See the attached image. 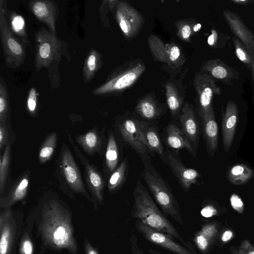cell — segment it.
Masks as SVG:
<instances>
[{
  "label": "cell",
  "mask_w": 254,
  "mask_h": 254,
  "mask_svg": "<svg viewBox=\"0 0 254 254\" xmlns=\"http://www.w3.org/2000/svg\"><path fill=\"white\" fill-rule=\"evenodd\" d=\"M118 128L123 141L140 156L149 152L142 138L139 120L126 114L119 121Z\"/></svg>",
  "instance_id": "9"
},
{
  "label": "cell",
  "mask_w": 254,
  "mask_h": 254,
  "mask_svg": "<svg viewBox=\"0 0 254 254\" xmlns=\"http://www.w3.org/2000/svg\"><path fill=\"white\" fill-rule=\"evenodd\" d=\"M119 150L117 141L113 133L108 136L105 153V165L108 172L111 174L118 167L119 162Z\"/></svg>",
  "instance_id": "26"
},
{
  "label": "cell",
  "mask_w": 254,
  "mask_h": 254,
  "mask_svg": "<svg viewBox=\"0 0 254 254\" xmlns=\"http://www.w3.org/2000/svg\"><path fill=\"white\" fill-rule=\"evenodd\" d=\"M239 120V109L236 103L229 100L222 119V135L224 150L227 152L231 148Z\"/></svg>",
  "instance_id": "15"
},
{
  "label": "cell",
  "mask_w": 254,
  "mask_h": 254,
  "mask_svg": "<svg viewBox=\"0 0 254 254\" xmlns=\"http://www.w3.org/2000/svg\"><path fill=\"white\" fill-rule=\"evenodd\" d=\"M140 129L143 143L148 151L157 153L163 162L165 150L156 126L148 122L140 121Z\"/></svg>",
  "instance_id": "19"
},
{
  "label": "cell",
  "mask_w": 254,
  "mask_h": 254,
  "mask_svg": "<svg viewBox=\"0 0 254 254\" xmlns=\"http://www.w3.org/2000/svg\"><path fill=\"white\" fill-rule=\"evenodd\" d=\"M16 233L15 221L9 211L0 215V254H11Z\"/></svg>",
  "instance_id": "18"
},
{
  "label": "cell",
  "mask_w": 254,
  "mask_h": 254,
  "mask_svg": "<svg viewBox=\"0 0 254 254\" xmlns=\"http://www.w3.org/2000/svg\"><path fill=\"white\" fill-rule=\"evenodd\" d=\"M36 51L35 59L37 71L48 66L52 63L61 59L62 43L56 35L42 28L35 35Z\"/></svg>",
  "instance_id": "5"
},
{
  "label": "cell",
  "mask_w": 254,
  "mask_h": 254,
  "mask_svg": "<svg viewBox=\"0 0 254 254\" xmlns=\"http://www.w3.org/2000/svg\"><path fill=\"white\" fill-rule=\"evenodd\" d=\"M253 66H252V70H253V77H254V55L253 57Z\"/></svg>",
  "instance_id": "53"
},
{
  "label": "cell",
  "mask_w": 254,
  "mask_h": 254,
  "mask_svg": "<svg viewBox=\"0 0 254 254\" xmlns=\"http://www.w3.org/2000/svg\"><path fill=\"white\" fill-rule=\"evenodd\" d=\"M168 64L170 66H179L184 62L180 48L175 44L166 45Z\"/></svg>",
  "instance_id": "39"
},
{
  "label": "cell",
  "mask_w": 254,
  "mask_h": 254,
  "mask_svg": "<svg viewBox=\"0 0 254 254\" xmlns=\"http://www.w3.org/2000/svg\"><path fill=\"white\" fill-rule=\"evenodd\" d=\"M232 254H254V247L248 240H243L239 246L230 248Z\"/></svg>",
  "instance_id": "40"
},
{
  "label": "cell",
  "mask_w": 254,
  "mask_h": 254,
  "mask_svg": "<svg viewBox=\"0 0 254 254\" xmlns=\"http://www.w3.org/2000/svg\"><path fill=\"white\" fill-rule=\"evenodd\" d=\"M11 29L13 33L20 38L23 43L29 45L25 28L24 18L15 12H11L9 15Z\"/></svg>",
  "instance_id": "30"
},
{
  "label": "cell",
  "mask_w": 254,
  "mask_h": 254,
  "mask_svg": "<svg viewBox=\"0 0 254 254\" xmlns=\"http://www.w3.org/2000/svg\"><path fill=\"white\" fill-rule=\"evenodd\" d=\"M62 170L69 186L77 192H86L80 172L74 158L68 149H65L62 156Z\"/></svg>",
  "instance_id": "17"
},
{
  "label": "cell",
  "mask_w": 254,
  "mask_h": 254,
  "mask_svg": "<svg viewBox=\"0 0 254 254\" xmlns=\"http://www.w3.org/2000/svg\"><path fill=\"white\" fill-rule=\"evenodd\" d=\"M128 172V161L125 158L116 169L111 174L108 188L110 192H116L124 185Z\"/></svg>",
  "instance_id": "25"
},
{
  "label": "cell",
  "mask_w": 254,
  "mask_h": 254,
  "mask_svg": "<svg viewBox=\"0 0 254 254\" xmlns=\"http://www.w3.org/2000/svg\"><path fill=\"white\" fill-rule=\"evenodd\" d=\"M10 160V146L8 143L2 157L0 159V191L2 193L6 182Z\"/></svg>",
  "instance_id": "37"
},
{
  "label": "cell",
  "mask_w": 254,
  "mask_h": 254,
  "mask_svg": "<svg viewBox=\"0 0 254 254\" xmlns=\"http://www.w3.org/2000/svg\"><path fill=\"white\" fill-rule=\"evenodd\" d=\"M217 231V226L215 224L208 223L203 226L199 232L212 243Z\"/></svg>",
  "instance_id": "43"
},
{
  "label": "cell",
  "mask_w": 254,
  "mask_h": 254,
  "mask_svg": "<svg viewBox=\"0 0 254 254\" xmlns=\"http://www.w3.org/2000/svg\"><path fill=\"white\" fill-rule=\"evenodd\" d=\"M165 141L167 146L175 151L186 149L193 157L196 153L182 129L174 123L169 124L165 128Z\"/></svg>",
  "instance_id": "21"
},
{
  "label": "cell",
  "mask_w": 254,
  "mask_h": 254,
  "mask_svg": "<svg viewBox=\"0 0 254 254\" xmlns=\"http://www.w3.org/2000/svg\"><path fill=\"white\" fill-rule=\"evenodd\" d=\"M28 5L35 17L46 24L50 32L56 35V23L59 13L57 3L53 0H34L29 1Z\"/></svg>",
  "instance_id": "13"
},
{
  "label": "cell",
  "mask_w": 254,
  "mask_h": 254,
  "mask_svg": "<svg viewBox=\"0 0 254 254\" xmlns=\"http://www.w3.org/2000/svg\"><path fill=\"white\" fill-rule=\"evenodd\" d=\"M163 162L167 164L177 179L183 190L188 192L192 185L195 184L201 177L200 173L192 168L186 167L176 152L165 150Z\"/></svg>",
  "instance_id": "10"
},
{
  "label": "cell",
  "mask_w": 254,
  "mask_h": 254,
  "mask_svg": "<svg viewBox=\"0 0 254 254\" xmlns=\"http://www.w3.org/2000/svg\"><path fill=\"white\" fill-rule=\"evenodd\" d=\"M233 3L241 5H247L254 2L253 0H230Z\"/></svg>",
  "instance_id": "51"
},
{
  "label": "cell",
  "mask_w": 254,
  "mask_h": 254,
  "mask_svg": "<svg viewBox=\"0 0 254 254\" xmlns=\"http://www.w3.org/2000/svg\"><path fill=\"white\" fill-rule=\"evenodd\" d=\"M204 139L208 154L213 157L218 149V127L213 108L201 119Z\"/></svg>",
  "instance_id": "20"
},
{
  "label": "cell",
  "mask_w": 254,
  "mask_h": 254,
  "mask_svg": "<svg viewBox=\"0 0 254 254\" xmlns=\"http://www.w3.org/2000/svg\"><path fill=\"white\" fill-rule=\"evenodd\" d=\"M130 243L132 254H144L142 250L139 248L137 238L134 235H132L130 237Z\"/></svg>",
  "instance_id": "47"
},
{
  "label": "cell",
  "mask_w": 254,
  "mask_h": 254,
  "mask_svg": "<svg viewBox=\"0 0 254 254\" xmlns=\"http://www.w3.org/2000/svg\"><path fill=\"white\" fill-rule=\"evenodd\" d=\"M201 72L207 74L223 84L233 86V81L239 78L240 73L236 69L225 63L219 58L204 62L200 66Z\"/></svg>",
  "instance_id": "12"
},
{
  "label": "cell",
  "mask_w": 254,
  "mask_h": 254,
  "mask_svg": "<svg viewBox=\"0 0 254 254\" xmlns=\"http://www.w3.org/2000/svg\"><path fill=\"white\" fill-rule=\"evenodd\" d=\"M230 39L228 35L212 29L207 38V43L213 49H222L225 47Z\"/></svg>",
  "instance_id": "38"
},
{
  "label": "cell",
  "mask_w": 254,
  "mask_h": 254,
  "mask_svg": "<svg viewBox=\"0 0 254 254\" xmlns=\"http://www.w3.org/2000/svg\"><path fill=\"white\" fill-rule=\"evenodd\" d=\"M231 205L237 212L242 213L244 209V204L241 197L236 193H233L230 198Z\"/></svg>",
  "instance_id": "45"
},
{
  "label": "cell",
  "mask_w": 254,
  "mask_h": 254,
  "mask_svg": "<svg viewBox=\"0 0 254 254\" xmlns=\"http://www.w3.org/2000/svg\"><path fill=\"white\" fill-rule=\"evenodd\" d=\"M233 233L232 231L227 230L224 232L221 236V240L223 242L226 243L232 239Z\"/></svg>",
  "instance_id": "50"
},
{
  "label": "cell",
  "mask_w": 254,
  "mask_h": 254,
  "mask_svg": "<svg viewBox=\"0 0 254 254\" xmlns=\"http://www.w3.org/2000/svg\"><path fill=\"white\" fill-rule=\"evenodd\" d=\"M77 142L88 153L96 152L101 143V138L95 130L90 131L77 138Z\"/></svg>",
  "instance_id": "29"
},
{
  "label": "cell",
  "mask_w": 254,
  "mask_h": 254,
  "mask_svg": "<svg viewBox=\"0 0 254 254\" xmlns=\"http://www.w3.org/2000/svg\"><path fill=\"white\" fill-rule=\"evenodd\" d=\"M135 111L141 118L147 120L156 119L162 113V109L150 95L142 98L136 104Z\"/></svg>",
  "instance_id": "22"
},
{
  "label": "cell",
  "mask_w": 254,
  "mask_h": 254,
  "mask_svg": "<svg viewBox=\"0 0 254 254\" xmlns=\"http://www.w3.org/2000/svg\"><path fill=\"white\" fill-rule=\"evenodd\" d=\"M140 60L127 62L118 67L107 80L95 89L93 93L98 96L117 94L131 86L145 70Z\"/></svg>",
  "instance_id": "4"
},
{
  "label": "cell",
  "mask_w": 254,
  "mask_h": 254,
  "mask_svg": "<svg viewBox=\"0 0 254 254\" xmlns=\"http://www.w3.org/2000/svg\"><path fill=\"white\" fill-rule=\"evenodd\" d=\"M200 213L203 217L209 218L216 214L217 210L213 206L207 205L202 208Z\"/></svg>",
  "instance_id": "46"
},
{
  "label": "cell",
  "mask_w": 254,
  "mask_h": 254,
  "mask_svg": "<svg viewBox=\"0 0 254 254\" xmlns=\"http://www.w3.org/2000/svg\"><path fill=\"white\" fill-rule=\"evenodd\" d=\"M254 176V171L244 164L232 166L228 172L227 178L234 185H242L250 181Z\"/></svg>",
  "instance_id": "24"
},
{
  "label": "cell",
  "mask_w": 254,
  "mask_h": 254,
  "mask_svg": "<svg viewBox=\"0 0 254 254\" xmlns=\"http://www.w3.org/2000/svg\"><path fill=\"white\" fill-rule=\"evenodd\" d=\"M0 39L6 66L8 67L18 68L23 63L25 58V51L8 27L5 11L2 6L0 7Z\"/></svg>",
  "instance_id": "6"
},
{
  "label": "cell",
  "mask_w": 254,
  "mask_h": 254,
  "mask_svg": "<svg viewBox=\"0 0 254 254\" xmlns=\"http://www.w3.org/2000/svg\"><path fill=\"white\" fill-rule=\"evenodd\" d=\"M85 167L89 185L97 199L100 202H102L104 188V180L101 174L92 165L86 163Z\"/></svg>",
  "instance_id": "23"
},
{
  "label": "cell",
  "mask_w": 254,
  "mask_h": 254,
  "mask_svg": "<svg viewBox=\"0 0 254 254\" xmlns=\"http://www.w3.org/2000/svg\"><path fill=\"white\" fill-rule=\"evenodd\" d=\"M179 118L182 131L196 152L199 142V129L193 106L186 102L182 108Z\"/></svg>",
  "instance_id": "16"
},
{
  "label": "cell",
  "mask_w": 254,
  "mask_h": 254,
  "mask_svg": "<svg viewBox=\"0 0 254 254\" xmlns=\"http://www.w3.org/2000/svg\"><path fill=\"white\" fill-rule=\"evenodd\" d=\"M7 137V132L4 125H0V149L5 144Z\"/></svg>",
  "instance_id": "48"
},
{
  "label": "cell",
  "mask_w": 254,
  "mask_h": 254,
  "mask_svg": "<svg viewBox=\"0 0 254 254\" xmlns=\"http://www.w3.org/2000/svg\"><path fill=\"white\" fill-rule=\"evenodd\" d=\"M57 143V133L53 132L45 140L39 153V159L41 163H45L53 155Z\"/></svg>",
  "instance_id": "34"
},
{
  "label": "cell",
  "mask_w": 254,
  "mask_h": 254,
  "mask_svg": "<svg viewBox=\"0 0 254 254\" xmlns=\"http://www.w3.org/2000/svg\"><path fill=\"white\" fill-rule=\"evenodd\" d=\"M115 17L125 37L127 39L135 38L141 30L144 18L130 4L118 1L116 5Z\"/></svg>",
  "instance_id": "7"
},
{
  "label": "cell",
  "mask_w": 254,
  "mask_h": 254,
  "mask_svg": "<svg viewBox=\"0 0 254 254\" xmlns=\"http://www.w3.org/2000/svg\"><path fill=\"white\" fill-rule=\"evenodd\" d=\"M193 240L198 250L202 253H206L211 244L199 232L195 235Z\"/></svg>",
  "instance_id": "42"
},
{
  "label": "cell",
  "mask_w": 254,
  "mask_h": 254,
  "mask_svg": "<svg viewBox=\"0 0 254 254\" xmlns=\"http://www.w3.org/2000/svg\"><path fill=\"white\" fill-rule=\"evenodd\" d=\"M37 93L34 88H31L29 90L27 101V106L28 111L34 114L37 106Z\"/></svg>",
  "instance_id": "44"
},
{
  "label": "cell",
  "mask_w": 254,
  "mask_h": 254,
  "mask_svg": "<svg viewBox=\"0 0 254 254\" xmlns=\"http://www.w3.org/2000/svg\"><path fill=\"white\" fill-rule=\"evenodd\" d=\"M39 228L43 241L48 246L77 254L70 215L57 201H50L45 207Z\"/></svg>",
  "instance_id": "1"
},
{
  "label": "cell",
  "mask_w": 254,
  "mask_h": 254,
  "mask_svg": "<svg viewBox=\"0 0 254 254\" xmlns=\"http://www.w3.org/2000/svg\"><path fill=\"white\" fill-rule=\"evenodd\" d=\"M201 24L194 22L181 20L176 23L178 37L182 40L189 42L194 32H198Z\"/></svg>",
  "instance_id": "31"
},
{
  "label": "cell",
  "mask_w": 254,
  "mask_h": 254,
  "mask_svg": "<svg viewBox=\"0 0 254 254\" xmlns=\"http://www.w3.org/2000/svg\"><path fill=\"white\" fill-rule=\"evenodd\" d=\"M193 85L198 98L199 115L202 119L213 108L212 99L221 94V89L213 78L201 72L195 73Z\"/></svg>",
  "instance_id": "8"
},
{
  "label": "cell",
  "mask_w": 254,
  "mask_h": 254,
  "mask_svg": "<svg viewBox=\"0 0 254 254\" xmlns=\"http://www.w3.org/2000/svg\"><path fill=\"white\" fill-rule=\"evenodd\" d=\"M133 202L131 212L133 218L187 245L173 225L159 209L139 179L137 180L133 190Z\"/></svg>",
  "instance_id": "2"
},
{
  "label": "cell",
  "mask_w": 254,
  "mask_h": 254,
  "mask_svg": "<svg viewBox=\"0 0 254 254\" xmlns=\"http://www.w3.org/2000/svg\"><path fill=\"white\" fill-rule=\"evenodd\" d=\"M135 227L146 240L175 254H194L190 249L175 242L171 236L155 230L138 220Z\"/></svg>",
  "instance_id": "11"
},
{
  "label": "cell",
  "mask_w": 254,
  "mask_h": 254,
  "mask_svg": "<svg viewBox=\"0 0 254 254\" xmlns=\"http://www.w3.org/2000/svg\"><path fill=\"white\" fill-rule=\"evenodd\" d=\"M101 64L100 54L95 50H91L86 58L83 68V80L85 82H88L93 79Z\"/></svg>",
  "instance_id": "27"
},
{
  "label": "cell",
  "mask_w": 254,
  "mask_h": 254,
  "mask_svg": "<svg viewBox=\"0 0 254 254\" xmlns=\"http://www.w3.org/2000/svg\"><path fill=\"white\" fill-rule=\"evenodd\" d=\"M148 251L150 254H163L152 249H149Z\"/></svg>",
  "instance_id": "52"
},
{
  "label": "cell",
  "mask_w": 254,
  "mask_h": 254,
  "mask_svg": "<svg viewBox=\"0 0 254 254\" xmlns=\"http://www.w3.org/2000/svg\"><path fill=\"white\" fill-rule=\"evenodd\" d=\"M235 54L238 59L249 69H252L253 59L248 48L235 36L232 37Z\"/></svg>",
  "instance_id": "33"
},
{
  "label": "cell",
  "mask_w": 254,
  "mask_h": 254,
  "mask_svg": "<svg viewBox=\"0 0 254 254\" xmlns=\"http://www.w3.org/2000/svg\"><path fill=\"white\" fill-rule=\"evenodd\" d=\"M0 79V125H5L9 108V96L3 79L1 77Z\"/></svg>",
  "instance_id": "35"
},
{
  "label": "cell",
  "mask_w": 254,
  "mask_h": 254,
  "mask_svg": "<svg viewBox=\"0 0 254 254\" xmlns=\"http://www.w3.org/2000/svg\"><path fill=\"white\" fill-rule=\"evenodd\" d=\"M223 15L234 36L248 48L253 57L254 55V34L245 25L240 15L235 12L226 9Z\"/></svg>",
  "instance_id": "14"
},
{
  "label": "cell",
  "mask_w": 254,
  "mask_h": 254,
  "mask_svg": "<svg viewBox=\"0 0 254 254\" xmlns=\"http://www.w3.org/2000/svg\"><path fill=\"white\" fill-rule=\"evenodd\" d=\"M84 246L86 254H99L97 250L90 244L87 239L85 240Z\"/></svg>",
  "instance_id": "49"
},
{
  "label": "cell",
  "mask_w": 254,
  "mask_h": 254,
  "mask_svg": "<svg viewBox=\"0 0 254 254\" xmlns=\"http://www.w3.org/2000/svg\"><path fill=\"white\" fill-rule=\"evenodd\" d=\"M33 251L34 247L31 239L28 234L25 233L20 242V254H33Z\"/></svg>",
  "instance_id": "41"
},
{
  "label": "cell",
  "mask_w": 254,
  "mask_h": 254,
  "mask_svg": "<svg viewBox=\"0 0 254 254\" xmlns=\"http://www.w3.org/2000/svg\"><path fill=\"white\" fill-rule=\"evenodd\" d=\"M148 45L153 55L159 61L168 64L166 46L155 35H151L148 39Z\"/></svg>",
  "instance_id": "32"
},
{
  "label": "cell",
  "mask_w": 254,
  "mask_h": 254,
  "mask_svg": "<svg viewBox=\"0 0 254 254\" xmlns=\"http://www.w3.org/2000/svg\"><path fill=\"white\" fill-rule=\"evenodd\" d=\"M166 100L170 111L171 117L173 118H179L180 113L182 109L183 100L176 86L172 83H168L165 85Z\"/></svg>",
  "instance_id": "28"
},
{
  "label": "cell",
  "mask_w": 254,
  "mask_h": 254,
  "mask_svg": "<svg viewBox=\"0 0 254 254\" xmlns=\"http://www.w3.org/2000/svg\"><path fill=\"white\" fill-rule=\"evenodd\" d=\"M148 153L140 156L144 167L141 177L163 212L183 225L178 201L168 184L152 165Z\"/></svg>",
  "instance_id": "3"
},
{
  "label": "cell",
  "mask_w": 254,
  "mask_h": 254,
  "mask_svg": "<svg viewBox=\"0 0 254 254\" xmlns=\"http://www.w3.org/2000/svg\"><path fill=\"white\" fill-rule=\"evenodd\" d=\"M29 180L27 177H23L15 186L9 198L8 206H10L16 202L23 199L27 191Z\"/></svg>",
  "instance_id": "36"
}]
</instances>
